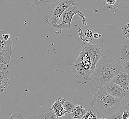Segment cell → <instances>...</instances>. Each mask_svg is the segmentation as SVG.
Here are the masks:
<instances>
[{
  "instance_id": "obj_1",
  "label": "cell",
  "mask_w": 129,
  "mask_h": 119,
  "mask_svg": "<svg viewBox=\"0 0 129 119\" xmlns=\"http://www.w3.org/2000/svg\"><path fill=\"white\" fill-rule=\"evenodd\" d=\"M124 72L119 60L110 54L102 55L95 65L90 81L97 88H103L119 73Z\"/></svg>"
},
{
  "instance_id": "obj_2",
  "label": "cell",
  "mask_w": 129,
  "mask_h": 119,
  "mask_svg": "<svg viewBox=\"0 0 129 119\" xmlns=\"http://www.w3.org/2000/svg\"><path fill=\"white\" fill-rule=\"evenodd\" d=\"M124 103V98L111 96L103 87L93 95L91 105L100 118H108L120 109Z\"/></svg>"
},
{
  "instance_id": "obj_3",
  "label": "cell",
  "mask_w": 129,
  "mask_h": 119,
  "mask_svg": "<svg viewBox=\"0 0 129 119\" xmlns=\"http://www.w3.org/2000/svg\"><path fill=\"white\" fill-rule=\"evenodd\" d=\"M73 66L77 71L76 78L78 83L84 84L90 81V76L93 73L95 66L91 63L84 45L82 46L79 51L77 59L73 62Z\"/></svg>"
},
{
  "instance_id": "obj_4",
  "label": "cell",
  "mask_w": 129,
  "mask_h": 119,
  "mask_svg": "<svg viewBox=\"0 0 129 119\" xmlns=\"http://www.w3.org/2000/svg\"><path fill=\"white\" fill-rule=\"evenodd\" d=\"M76 4H77L76 0H60L52 4L44 12V21L50 26H53L59 20L62 13L68 8Z\"/></svg>"
},
{
  "instance_id": "obj_5",
  "label": "cell",
  "mask_w": 129,
  "mask_h": 119,
  "mask_svg": "<svg viewBox=\"0 0 129 119\" xmlns=\"http://www.w3.org/2000/svg\"><path fill=\"white\" fill-rule=\"evenodd\" d=\"M78 14L81 19V23L84 25H86L85 15L81 13L78 8L77 4L70 7L62 13V23L60 24H55L52 26L55 29H71V23L74 16Z\"/></svg>"
},
{
  "instance_id": "obj_6",
  "label": "cell",
  "mask_w": 129,
  "mask_h": 119,
  "mask_svg": "<svg viewBox=\"0 0 129 119\" xmlns=\"http://www.w3.org/2000/svg\"><path fill=\"white\" fill-rule=\"evenodd\" d=\"M12 39L6 30L0 31V63L8 64L13 55Z\"/></svg>"
},
{
  "instance_id": "obj_7",
  "label": "cell",
  "mask_w": 129,
  "mask_h": 119,
  "mask_svg": "<svg viewBox=\"0 0 129 119\" xmlns=\"http://www.w3.org/2000/svg\"><path fill=\"white\" fill-rule=\"evenodd\" d=\"M9 74L8 64L0 63V93L8 89L10 82Z\"/></svg>"
},
{
  "instance_id": "obj_8",
  "label": "cell",
  "mask_w": 129,
  "mask_h": 119,
  "mask_svg": "<svg viewBox=\"0 0 129 119\" xmlns=\"http://www.w3.org/2000/svg\"><path fill=\"white\" fill-rule=\"evenodd\" d=\"M84 46L91 63L95 66L98 60L103 55V51L97 44H85Z\"/></svg>"
},
{
  "instance_id": "obj_9",
  "label": "cell",
  "mask_w": 129,
  "mask_h": 119,
  "mask_svg": "<svg viewBox=\"0 0 129 119\" xmlns=\"http://www.w3.org/2000/svg\"><path fill=\"white\" fill-rule=\"evenodd\" d=\"M106 92L111 96L118 98H124L126 96L125 91L121 87L111 81L104 87Z\"/></svg>"
},
{
  "instance_id": "obj_10",
  "label": "cell",
  "mask_w": 129,
  "mask_h": 119,
  "mask_svg": "<svg viewBox=\"0 0 129 119\" xmlns=\"http://www.w3.org/2000/svg\"><path fill=\"white\" fill-rule=\"evenodd\" d=\"M65 101L66 99L60 97L57 98L50 108L53 110L57 119L64 116L67 113L63 106Z\"/></svg>"
},
{
  "instance_id": "obj_11",
  "label": "cell",
  "mask_w": 129,
  "mask_h": 119,
  "mask_svg": "<svg viewBox=\"0 0 129 119\" xmlns=\"http://www.w3.org/2000/svg\"><path fill=\"white\" fill-rule=\"evenodd\" d=\"M111 82L121 87L125 91L129 89V77L124 72L119 73L116 75Z\"/></svg>"
},
{
  "instance_id": "obj_12",
  "label": "cell",
  "mask_w": 129,
  "mask_h": 119,
  "mask_svg": "<svg viewBox=\"0 0 129 119\" xmlns=\"http://www.w3.org/2000/svg\"><path fill=\"white\" fill-rule=\"evenodd\" d=\"M109 119H129V102H124L123 106L119 109Z\"/></svg>"
},
{
  "instance_id": "obj_13",
  "label": "cell",
  "mask_w": 129,
  "mask_h": 119,
  "mask_svg": "<svg viewBox=\"0 0 129 119\" xmlns=\"http://www.w3.org/2000/svg\"><path fill=\"white\" fill-rule=\"evenodd\" d=\"M21 1L24 5L33 8L36 11L43 9L47 5L45 0H21Z\"/></svg>"
},
{
  "instance_id": "obj_14",
  "label": "cell",
  "mask_w": 129,
  "mask_h": 119,
  "mask_svg": "<svg viewBox=\"0 0 129 119\" xmlns=\"http://www.w3.org/2000/svg\"><path fill=\"white\" fill-rule=\"evenodd\" d=\"M120 49L121 59L124 62L129 61V40L128 39H124L121 42Z\"/></svg>"
},
{
  "instance_id": "obj_15",
  "label": "cell",
  "mask_w": 129,
  "mask_h": 119,
  "mask_svg": "<svg viewBox=\"0 0 129 119\" xmlns=\"http://www.w3.org/2000/svg\"><path fill=\"white\" fill-rule=\"evenodd\" d=\"M87 112L84 107L80 105H76L69 114L73 119H81Z\"/></svg>"
},
{
  "instance_id": "obj_16",
  "label": "cell",
  "mask_w": 129,
  "mask_h": 119,
  "mask_svg": "<svg viewBox=\"0 0 129 119\" xmlns=\"http://www.w3.org/2000/svg\"><path fill=\"white\" fill-rule=\"evenodd\" d=\"M79 34L80 39L85 42L91 43L93 41L92 38L93 37L94 31L91 29H86L84 32V35H82V31L80 28L79 29Z\"/></svg>"
},
{
  "instance_id": "obj_17",
  "label": "cell",
  "mask_w": 129,
  "mask_h": 119,
  "mask_svg": "<svg viewBox=\"0 0 129 119\" xmlns=\"http://www.w3.org/2000/svg\"><path fill=\"white\" fill-rule=\"evenodd\" d=\"M106 7L110 10H114L119 8V0H104Z\"/></svg>"
},
{
  "instance_id": "obj_18",
  "label": "cell",
  "mask_w": 129,
  "mask_h": 119,
  "mask_svg": "<svg viewBox=\"0 0 129 119\" xmlns=\"http://www.w3.org/2000/svg\"><path fill=\"white\" fill-rule=\"evenodd\" d=\"M38 119H57V117L53 110L50 108L48 113L41 114L38 115Z\"/></svg>"
},
{
  "instance_id": "obj_19",
  "label": "cell",
  "mask_w": 129,
  "mask_h": 119,
  "mask_svg": "<svg viewBox=\"0 0 129 119\" xmlns=\"http://www.w3.org/2000/svg\"><path fill=\"white\" fill-rule=\"evenodd\" d=\"M6 119H31L28 115L22 113L15 112L13 114H9Z\"/></svg>"
},
{
  "instance_id": "obj_20",
  "label": "cell",
  "mask_w": 129,
  "mask_h": 119,
  "mask_svg": "<svg viewBox=\"0 0 129 119\" xmlns=\"http://www.w3.org/2000/svg\"><path fill=\"white\" fill-rule=\"evenodd\" d=\"M63 106L66 113L68 114H70L72 112L75 106L73 103L70 102L69 100H66Z\"/></svg>"
},
{
  "instance_id": "obj_21",
  "label": "cell",
  "mask_w": 129,
  "mask_h": 119,
  "mask_svg": "<svg viewBox=\"0 0 129 119\" xmlns=\"http://www.w3.org/2000/svg\"><path fill=\"white\" fill-rule=\"evenodd\" d=\"M122 34L125 38L127 39L129 36V23L121 27Z\"/></svg>"
},
{
  "instance_id": "obj_22",
  "label": "cell",
  "mask_w": 129,
  "mask_h": 119,
  "mask_svg": "<svg viewBox=\"0 0 129 119\" xmlns=\"http://www.w3.org/2000/svg\"><path fill=\"white\" fill-rule=\"evenodd\" d=\"M81 119H98L96 115L92 112H87L86 114L83 116Z\"/></svg>"
},
{
  "instance_id": "obj_23",
  "label": "cell",
  "mask_w": 129,
  "mask_h": 119,
  "mask_svg": "<svg viewBox=\"0 0 129 119\" xmlns=\"http://www.w3.org/2000/svg\"><path fill=\"white\" fill-rule=\"evenodd\" d=\"M122 66L123 67L124 72L126 73L129 77V61L124 62H123Z\"/></svg>"
},
{
  "instance_id": "obj_24",
  "label": "cell",
  "mask_w": 129,
  "mask_h": 119,
  "mask_svg": "<svg viewBox=\"0 0 129 119\" xmlns=\"http://www.w3.org/2000/svg\"><path fill=\"white\" fill-rule=\"evenodd\" d=\"M57 119H73L71 117V116L70 115V114L68 113L65 114L64 116L62 117L61 118H57Z\"/></svg>"
},
{
  "instance_id": "obj_25",
  "label": "cell",
  "mask_w": 129,
  "mask_h": 119,
  "mask_svg": "<svg viewBox=\"0 0 129 119\" xmlns=\"http://www.w3.org/2000/svg\"><path fill=\"white\" fill-rule=\"evenodd\" d=\"M101 36L102 35H101V34H99L97 33H94L93 34V38L95 39H98L99 38L101 37Z\"/></svg>"
},
{
  "instance_id": "obj_26",
  "label": "cell",
  "mask_w": 129,
  "mask_h": 119,
  "mask_svg": "<svg viewBox=\"0 0 129 119\" xmlns=\"http://www.w3.org/2000/svg\"><path fill=\"white\" fill-rule=\"evenodd\" d=\"M46 2L48 3L49 4H54L55 3H57V2L59 1L60 0H45Z\"/></svg>"
},
{
  "instance_id": "obj_27",
  "label": "cell",
  "mask_w": 129,
  "mask_h": 119,
  "mask_svg": "<svg viewBox=\"0 0 129 119\" xmlns=\"http://www.w3.org/2000/svg\"><path fill=\"white\" fill-rule=\"evenodd\" d=\"M98 119H109L108 118H99Z\"/></svg>"
},
{
  "instance_id": "obj_28",
  "label": "cell",
  "mask_w": 129,
  "mask_h": 119,
  "mask_svg": "<svg viewBox=\"0 0 129 119\" xmlns=\"http://www.w3.org/2000/svg\"><path fill=\"white\" fill-rule=\"evenodd\" d=\"M127 39H128V40H129V36L128 37V38H127Z\"/></svg>"
},
{
  "instance_id": "obj_29",
  "label": "cell",
  "mask_w": 129,
  "mask_h": 119,
  "mask_svg": "<svg viewBox=\"0 0 129 119\" xmlns=\"http://www.w3.org/2000/svg\"><path fill=\"white\" fill-rule=\"evenodd\" d=\"M0 112H1V107H0Z\"/></svg>"
},
{
  "instance_id": "obj_30",
  "label": "cell",
  "mask_w": 129,
  "mask_h": 119,
  "mask_svg": "<svg viewBox=\"0 0 129 119\" xmlns=\"http://www.w3.org/2000/svg\"></svg>"
}]
</instances>
